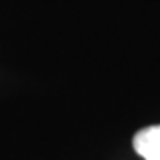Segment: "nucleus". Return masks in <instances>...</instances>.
<instances>
[{
  "mask_svg": "<svg viewBox=\"0 0 160 160\" xmlns=\"http://www.w3.org/2000/svg\"><path fill=\"white\" fill-rule=\"evenodd\" d=\"M133 149L144 160H160V125L139 130L133 135Z\"/></svg>",
  "mask_w": 160,
  "mask_h": 160,
  "instance_id": "obj_1",
  "label": "nucleus"
}]
</instances>
